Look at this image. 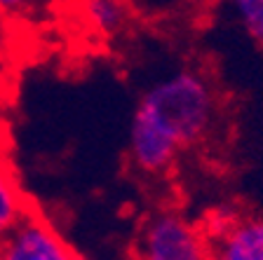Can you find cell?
I'll use <instances>...</instances> for the list:
<instances>
[{
  "label": "cell",
  "mask_w": 263,
  "mask_h": 260,
  "mask_svg": "<svg viewBox=\"0 0 263 260\" xmlns=\"http://www.w3.org/2000/svg\"><path fill=\"white\" fill-rule=\"evenodd\" d=\"M5 66H7V54H5V49H3V43H0V77L5 75Z\"/></svg>",
  "instance_id": "cell-9"
},
{
  "label": "cell",
  "mask_w": 263,
  "mask_h": 260,
  "mask_svg": "<svg viewBox=\"0 0 263 260\" xmlns=\"http://www.w3.org/2000/svg\"><path fill=\"white\" fill-rule=\"evenodd\" d=\"M228 5L235 12L247 35L263 52V0H228Z\"/></svg>",
  "instance_id": "cell-7"
},
{
  "label": "cell",
  "mask_w": 263,
  "mask_h": 260,
  "mask_svg": "<svg viewBox=\"0 0 263 260\" xmlns=\"http://www.w3.org/2000/svg\"><path fill=\"white\" fill-rule=\"evenodd\" d=\"M78 260H85V258H78Z\"/></svg>",
  "instance_id": "cell-11"
},
{
  "label": "cell",
  "mask_w": 263,
  "mask_h": 260,
  "mask_svg": "<svg viewBox=\"0 0 263 260\" xmlns=\"http://www.w3.org/2000/svg\"><path fill=\"white\" fill-rule=\"evenodd\" d=\"M31 209L33 204L24 195L12 164L5 159V155H0V239L7 237Z\"/></svg>",
  "instance_id": "cell-5"
},
{
  "label": "cell",
  "mask_w": 263,
  "mask_h": 260,
  "mask_svg": "<svg viewBox=\"0 0 263 260\" xmlns=\"http://www.w3.org/2000/svg\"><path fill=\"white\" fill-rule=\"evenodd\" d=\"M0 155H3V148H0Z\"/></svg>",
  "instance_id": "cell-10"
},
{
  "label": "cell",
  "mask_w": 263,
  "mask_h": 260,
  "mask_svg": "<svg viewBox=\"0 0 263 260\" xmlns=\"http://www.w3.org/2000/svg\"><path fill=\"white\" fill-rule=\"evenodd\" d=\"M134 260H209L200 223L176 209H158L141 221L134 237Z\"/></svg>",
  "instance_id": "cell-2"
},
{
  "label": "cell",
  "mask_w": 263,
  "mask_h": 260,
  "mask_svg": "<svg viewBox=\"0 0 263 260\" xmlns=\"http://www.w3.org/2000/svg\"><path fill=\"white\" fill-rule=\"evenodd\" d=\"M221 119V94L202 71L183 68L141 96L129 129V162L143 176H164L183 150L204 143Z\"/></svg>",
  "instance_id": "cell-1"
},
{
  "label": "cell",
  "mask_w": 263,
  "mask_h": 260,
  "mask_svg": "<svg viewBox=\"0 0 263 260\" xmlns=\"http://www.w3.org/2000/svg\"><path fill=\"white\" fill-rule=\"evenodd\" d=\"M38 5V0H0V16H22Z\"/></svg>",
  "instance_id": "cell-8"
},
{
  "label": "cell",
  "mask_w": 263,
  "mask_h": 260,
  "mask_svg": "<svg viewBox=\"0 0 263 260\" xmlns=\"http://www.w3.org/2000/svg\"><path fill=\"white\" fill-rule=\"evenodd\" d=\"M59 230L33 206L7 237L0 239V260H78Z\"/></svg>",
  "instance_id": "cell-4"
},
{
  "label": "cell",
  "mask_w": 263,
  "mask_h": 260,
  "mask_svg": "<svg viewBox=\"0 0 263 260\" xmlns=\"http://www.w3.org/2000/svg\"><path fill=\"white\" fill-rule=\"evenodd\" d=\"M85 19L94 31L104 35H115L125 31L132 22V10L125 0H85Z\"/></svg>",
  "instance_id": "cell-6"
},
{
  "label": "cell",
  "mask_w": 263,
  "mask_h": 260,
  "mask_svg": "<svg viewBox=\"0 0 263 260\" xmlns=\"http://www.w3.org/2000/svg\"><path fill=\"white\" fill-rule=\"evenodd\" d=\"M209 260H263V216L216 206L200 223Z\"/></svg>",
  "instance_id": "cell-3"
}]
</instances>
